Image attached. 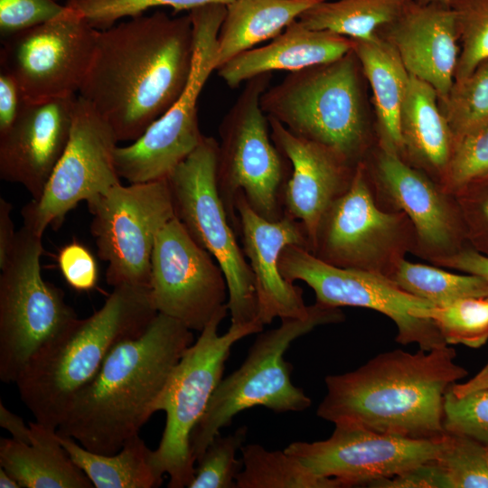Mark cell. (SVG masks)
<instances>
[{
	"label": "cell",
	"instance_id": "obj_18",
	"mask_svg": "<svg viewBox=\"0 0 488 488\" xmlns=\"http://www.w3.org/2000/svg\"><path fill=\"white\" fill-rule=\"evenodd\" d=\"M332 436L321 441H297L284 450L299 460L315 477L338 488L390 478L435 460L439 439H416L377 432L351 423L334 424Z\"/></svg>",
	"mask_w": 488,
	"mask_h": 488
},
{
	"label": "cell",
	"instance_id": "obj_22",
	"mask_svg": "<svg viewBox=\"0 0 488 488\" xmlns=\"http://www.w3.org/2000/svg\"><path fill=\"white\" fill-rule=\"evenodd\" d=\"M378 35L396 50L409 75L431 85L439 99L449 92L460 53L456 18L450 5L408 0Z\"/></svg>",
	"mask_w": 488,
	"mask_h": 488
},
{
	"label": "cell",
	"instance_id": "obj_49",
	"mask_svg": "<svg viewBox=\"0 0 488 488\" xmlns=\"http://www.w3.org/2000/svg\"><path fill=\"white\" fill-rule=\"evenodd\" d=\"M449 389L457 397H462L476 390L488 389V362L471 380L465 383H455Z\"/></svg>",
	"mask_w": 488,
	"mask_h": 488
},
{
	"label": "cell",
	"instance_id": "obj_41",
	"mask_svg": "<svg viewBox=\"0 0 488 488\" xmlns=\"http://www.w3.org/2000/svg\"><path fill=\"white\" fill-rule=\"evenodd\" d=\"M471 248L488 257V174L454 192Z\"/></svg>",
	"mask_w": 488,
	"mask_h": 488
},
{
	"label": "cell",
	"instance_id": "obj_20",
	"mask_svg": "<svg viewBox=\"0 0 488 488\" xmlns=\"http://www.w3.org/2000/svg\"><path fill=\"white\" fill-rule=\"evenodd\" d=\"M78 95L26 100L0 135V178L19 183L37 200L70 139Z\"/></svg>",
	"mask_w": 488,
	"mask_h": 488
},
{
	"label": "cell",
	"instance_id": "obj_13",
	"mask_svg": "<svg viewBox=\"0 0 488 488\" xmlns=\"http://www.w3.org/2000/svg\"><path fill=\"white\" fill-rule=\"evenodd\" d=\"M87 205L98 255L108 263L107 283L149 286L156 237L174 218L167 180L119 183Z\"/></svg>",
	"mask_w": 488,
	"mask_h": 488
},
{
	"label": "cell",
	"instance_id": "obj_19",
	"mask_svg": "<svg viewBox=\"0 0 488 488\" xmlns=\"http://www.w3.org/2000/svg\"><path fill=\"white\" fill-rule=\"evenodd\" d=\"M150 291L158 313L201 332L228 310L224 273L174 217L159 231L151 259Z\"/></svg>",
	"mask_w": 488,
	"mask_h": 488
},
{
	"label": "cell",
	"instance_id": "obj_32",
	"mask_svg": "<svg viewBox=\"0 0 488 488\" xmlns=\"http://www.w3.org/2000/svg\"><path fill=\"white\" fill-rule=\"evenodd\" d=\"M242 468L236 488H338L315 477L299 460L284 451H268L258 444L241 447Z\"/></svg>",
	"mask_w": 488,
	"mask_h": 488
},
{
	"label": "cell",
	"instance_id": "obj_1",
	"mask_svg": "<svg viewBox=\"0 0 488 488\" xmlns=\"http://www.w3.org/2000/svg\"><path fill=\"white\" fill-rule=\"evenodd\" d=\"M192 59L189 14L135 16L99 30L78 95L105 118L118 142H133L181 96Z\"/></svg>",
	"mask_w": 488,
	"mask_h": 488
},
{
	"label": "cell",
	"instance_id": "obj_8",
	"mask_svg": "<svg viewBox=\"0 0 488 488\" xmlns=\"http://www.w3.org/2000/svg\"><path fill=\"white\" fill-rule=\"evenodd\" d=\"M228 311L219 313L200 332L174 369L155 404V412H165L166 422L159 446L152 451V464L158 474L169 476V488L188 487L193 478L191 435L222 380L232 346L263 331L259 322L231 323L226 333L219 334V325Z\"/></svg>",
	"mask_w": 488,
	"mask_h": 488
},
{
	"label": "cell",
	"instance_id": "obj_21",
	"mask_svg": "<svg viewBox=\"0 0 488 488\" xmlns=\"http://www.w3.org/2000/svg\"><path fill=\"white\" fill-rule=\"evenodd\" d=\"M235 209L239 220L242 249L252 270L258 305V319L263 324L275 318H305L312 311L306 305L302 289L281 275L279 257L287 245L309 251V239L301 222L285 214L269 221L256 213L239 192Z\"/></svg>",
	"mask_w": 488,
	"mask_h": 488
},
{
	"label": "cell",
	"instance_id": "obj_24",
	"mask_svg": "<svg viewBox=\"0 0 488 488\" xmlns=\"http://www.w3.org/2000/svg\"><path fill=\"white\" fill-rule=\"evenodd\" d=\"M352 46L348 37L310 29L297 19L267 44L238 54L216 70L226 85L234 89L262 74L294 72L332 61Z\"/></svg>",
	"mask_w": 488,
	"mask_h": 488
},
{
	"label": "cell",
	"instance_id": "obj_27",
	"mask_svg": "<svg viewBox=\"0 0 488 488\" xmlns=\"http://www.w3.org/2000/svg\"><path fill=\"white\" fill-rule=\"evenodd\" d=\"M352 42L372 93L377 142L400 155L399 116L410 75L396 50L381 37Z\"/></svg>",
	"mask_w": 488,
	"mask_h": 488
},
{
	"label": "cell",
	"instance_id": "obj_14",
	"mask_svg": "<svg viewBox=\"0 0 488 488\" xmlns=\"http://www.w3.org/2000/svg\"><path fill=\"white\" fill-rule=\"evenodd\" d=\"M363 163L378 206L411 221L415 256L433 265L470 246L456 199L440 183L377 141Z\"/></svg>",
	"mask_w": 488,
	"mask_h": 488
},
{
	"label": "cell",
	"instance_id": "obj_30",
	"mask_svg": "<svg viewBox=\"0 0 488 488\" xmlns=\"http://www.w3.org/2000/svg\"><path fill=\"white\" fill-rule=\"evenodd\" d=\"M408 0H323L307 8L298 18L306 27L326 31L357 41L379 37Z\"/></svg>",
	"mask_w": 488,
	"mask_h": 488
},
{
	"label": "cell",
	"instance_id": "obj_16",
	"mask_svg": "<svg viewBox=\"0 0 488 488\" xmlns=\"http://www.w3.org/2000/svg\"><path fill=\"white\" fill-rule=\"evenodd\" d=\"M117 143L110 125L78 95L65 151L41 196L23 207V226L42 237L48 227L58 229L80 202L121 183L114 159Z\"/></svg>",
	"mask_w": 488,
	"mask_h": 488
},
{
	"label": "cell",
	"instance_id": "obj_2",
	"mask_svg": "<svg viewBox=\"0 0 488 488\" xmlns=\"http://www.w3.org/2000/svg\"><path fill=\"white\" fill-rule=\"evenodd\" d=\"M192 330L158 313L139 335L113 346L58 427L89 451L113 455L137 436L184 352Z\"/></svg>",
	"mask_w": 488,
	"mask_h": 488
},
{
	"label": "cell",
	"instance_id": "obj_11",
	"mask_svg": "<svg viewBox=\"0 0 488 488\" xmlns=\"http://www.w3.org/2000/svg\"><path fill=\"white\" fill-rule=\"evenodd\" d=\"M226 5L211 4L191 10L193 59L188 83L174 105L136 140L117 146V172L129 183L166 179L201 144L197 103L216 70L217 40Z\"/></svg>",
	"mask_w": 488,
	"mask_h": 488
},
{
	"label": "cell",
	"instance_id": "obj_4",
	"mask_svg": "<svg viewBox=\"0 0 488 488\" xmlns=\"http://www.w3.org/2000/svg\"><path fill=\"white\" fill-rule=\"evenodd\" d=\"M157 314L149 286H114L98 311L43 344L14 382L35 421L57 430L113 346L141 334Z\"/></svg>",
	"mask_w": 488,
	"mask_h": 488
},
{
	"label": "cell",
	"instance_id": "obj_52",
	"mask_svg": "<svg viewBox=\"0 0 488 488\" xmlns=\"http://www.w3.org/2000/svg\"><path fill=\"white\" fill-rule=\"evenodd\" d=\"M486 298H487V300H488V296H487Z\"/></svg>",
	"mask_w": 488,
	"mask_h": 488
},
{
	"label": "cell",
	"instance_id": "obj_34",
	"mask_svg": "<svg viewBox=\"0 0 488 488\" xmlns=\"http://www.w3.org/2000/svg\"><path fill=\"white\" fill-rule=\"evenodd\" d=\"M417 316L433 321L448 345L479 348L488 341L487 298H462L421 310Z\"/></svg>",
	"mask_w": 488,
	"mask_h": 488
},
{
	"label": "cell",
	"instance_id": "obj_5",
	"mask_svg": "<svg viewBox=\"0 0 488 488\" xmlns=\"http://www.w3.org/2000/svg\"><path fill=\"white\" fill-rule=\"evenodd\" d=\"M365 80L352 50L332 61L289 72L264 91L260 104L269 118L294 135L357 165L377 141Z\"/></svg>",
	"mask_w": 488,
	"mask_h": 488
},
{
	"label": "cell",
	"instance_id": "obj_7",
	"mask_svg": "<svg viewBox=\"0 0 488 488\" xmlns=\"http://www.w3.org/2000/svg\"><path fill=\"white\" fill-rule=\"evenodd\" d=\"M270 80L271 73L248 80L219 127L217 185L238 236L235 202L239 192L267 221H277L285 215L284 194L292 165L274 144L268 117L261 108Z\"/></svg>",
	"mask_w": 488,
	"mask_h": 488
},
{
	"label": "cell",
	"instance_id": "obj_36",
	"mask_svg": "<svg viewBox=\"0 0 488 488\" xmlns=\"http://www.w3.org/2000/svg\"><path fill=\"white\" fill-rule=\"evenodd\" d=\"M457 23L460 53L455 80L467 77L488 60V0H452Z\"/></svg>",
	"mask_w": 488,
	"mask_h": 488
},
{
	"label": "cell",
	"instance_id": "obj_39",
	"mask_svg": "<svg viewBox=\"0 0 488 488\" xmlns=\"http://www.w3.org/2000/svg\"><path fill=\"white\" fill-rule=\"evenodd\" d=\"M443 424L446 433L470 436L488 447V389L457 397L448 389Z\"/></svg>",
	"mask_w": 488,
	"mask_h": 488
},
{
	"label": "cell",
	"instance_id": "obj_10",
	"mask_svg": "<svg viewBox=\"0 0 488 488\" xmlns=\"http://www.w3.org/2000/svg\"><path fill=\"white\" fill-rule=\"evenodd\" d=\"M42 237L22 227L0 268V380L14 383L31 357L77 317L63 292L44 280Z\"/></svg>",
	"mask_w": 488,
	"mask_h": 488
},
{
	"label": "cell",
	"instance_id": "obj_23",
	"mask_svg": "<svg viewBox=\"0 0 488 488\" xmlns=\"http://www.w3.org/2000/svg\"><path fill=\"white\" fill-rule=\"evenodd\" d=\"M271 138L292 165L284 194L285 214L304 226L309 239L326 210L350 188L356 166L321 144L299 137L269 118Z\"/></svg>",
	"mask_w": 488,
	"mask_h": 488
},
{
	"label": "cell",
	"instance_id": "obj_15",
	"mask_svg": "<svg viewBox=\"0 0 488 488\" xmlns=\"http://www.w3.org/2000/svg\"><path fill=\"white\" fill-rule=\"evenodd\" d=\"M279 269L288 282L301 280L308 285L315 302L333 307H363L385 314L397 327L399 343H416L427 351L447 345L433 321L417 316L419 311L435 305L405 292L385 276L332 266L296 245L282 249Z\"/></svg>",
	"mask_w": 488,
	"mask_h": 488
},
{
	"label": "cell",
	"instance_id": "obj_28",
	"mask_svg": "<svg viewBox=\"0 0 488 488\" xmlns=\"http://www.w3.org/2000/svg\"><path fill=\"white\" fill-rule=\"evenodd\" d=\"M323 0H233L217 40L216 70L238 54L272 40Z\"/></svg>",
	"mask_w": 488,
	"mask_h": 488
},
{
	"label": "cell",
	"instance_id": "obj_6",
	"mask_svg": "<svg viewBox=\"0 0 488 488\" xmlns=\"http://www.w3.org/2000/svg\"><path fill=\"white\" fill-rule=\"evenodd\" d=\"M344 319L340 307L315 302L307 317L282 319L279 327L258 333L240 367L221 380L192 432L190 445L195 463L221 430L243 410L258 406L276 413L308 408L311 399L292 383V367L284 354L294 341L315 327Z\"/></svg>",
	"mask_w": 488,
	"mask_h": 488
},
{
	"label": "cell",
	"instance_id": "obj_9",
	"mask_svg": "<svg viewBox=\"0 0 488 488\" xmlns=\"http://www.w3.org/2000/svg\"><path fill=\"white\" fill-rule=\"evenodd\" d=\"M218 152L219 142L204 136L166 178L174 217L221 267L228 286L231 323L259 322L254 276L218 190Z\"/></svg>",
	"mask_w": 488,
	"mask_h": 488
},
{
	"label": "cell",
	"instance_id": "obj_42",
	"mask_svg": "<svg viewBox=\"0 0 488 488\" xmlns=\"http://www.w3.org/2000/svg\"><path fill=\"white\" fill-rule=\"evenodd\" d=\"M66 8L59 0H0L2 40L60 15Z\"/></svg>",
	"mask_w": 488,
	"mask_h": 488
},
{
	"label": "cell",
	"instance_id": "obj_17",
	"mask_svg": "<svg viewBox=\"0 0 488 488\" xmlns=\"http://www.w3.org/2000/svg\"><path fill=\"white\" fill-rule=\"evenodd\" d=\"M98 32L66 5L57 17L2 40L0 69L28 101L78 95Z\"/></svg>",
	"mask_w": 488,
	"mask_h": 488
},
{
	"label": "cell",
	"instance_id": "obj_46",
	"mask_svg": "<svg viewBox=\"0 0 488 488\" xmlns=\"http://www.w3.org/2000/svg\"><path fill=\"white\" fill-rule=\"evenodd\" d=\"M433 265L477 275L488 280V257L479 253L470 246Z\"/></svg>",
	"mask_w": 488,
	"mask_h": 488
},
{
	"label": "cell",
	"instance_id": "obj_51",
	"mask_svg": "<svg viewBox=\"0 0 488 488\" xmlns=\"http://www.w3.org/2000/svg\"><path fill=\"white\" fill-rule=\"evenodd\" d=\"M416 1L421 4L436 3V4L450 5L452 0H416Z\"/></svg>",
	"mask_w": 488,
	"mask_h": 488
},
{
	"label": "cell",
	"instance_id": "obj_35",
	"mask_svg": "<svg viewBox=\"0 0 488 488\" xmlns=\"http://www.w3.org/2000/svg\"><path fill=\"white\" fill-rule=\"evenodd\" d=\"M435 462L448 488H488V447L470 436L446 433Z\"/></svg>",
	"mask_w": 488,
	"mask_h": 488
},
{
	"label": "cell",
	"instance_id": "obj_25",
	"mask_svg": "<svg viewBox=\"0 0 488 488\" xmlns=\"http://www.w3.org/2000/svg\"><path fill=\"white\" fill-rule=\"evenodd\" d=\"M400 156L442 185L455 150L436 90L410 75L399 116Z\"/></svg>",
	"mask_w": 488,
	"mask_h": 488
},
{
	"label": "cell",
	"instance_id": "obj_44",
	"mask_svg": "<svg viewBox=\"0 0 488 488\" xmlns=\"http://www.w3.org/2000/svg\"><path fill=\"white\" fill-rule=\"evenodd\" d=\"M370 487L436 488L447 487V481L435 460H431L390 478L372 482Z\"/></svg>",
	"mask_w": 488,
	"mask_h": 488
},
{
	"label": "cell",
	"instance_id": "obj_26",
	"mask_svg": "<svg viewBox=\"0 0 488 488\" xmlns=\"http://www.w3.org/2000/svg\"><path fill=\"white\" fill-rule=\"evenodd\" d=\"M29 443L0 439V465L25 488H92L87 475L73 463L58 439L56 429L29 423Z\"/></svg>",
	"mask_w": 488,
	"mask_h": 488
},
{
	"label": "cell",
	"instance_id": "obj_43",
	"mask_svg": "<svg viewBox=\"0 0 488 488\" xmlns=\"http://www.w3.org/2000/svg\"><path fill=\"white\" fill-rule=\"evenodd\" d=\"M58 265L68 285L78 291L94 288L99 280V267L92 253L73 241L63 246L58 254Z\"/></svg>",
	"mask_w": 488,
	"mask_h": 488
},
{
	"label": "cell",
	"instance_id": "obj_47",
	"mask_svg": "<svg viewBox=\"0 0 488 488\" xmlns=\"http://www.w3.org/2000/svg\"><path fill=\"white\" fill-rule=\"evenodd\" d=\"M12 211V203L0 197V268L6 262L16 239Z\"/></svg>",
	"mask_w": 488,
	"mask_h": 488
},
{
	"label": "cell",
	"instance_id": "obj_29",
	"mask_svg": "<svg viewBox=\"0 0 488 488\" xmlns=\"http://www.w3.org/2000/svg\"><path fill=\"white\" fill-rule=\"evenodd\" d=\"M58 439L96 488H153L162 483L163 475L152 464L153 450L139 435L127 440L113 455L89 451L74 439L60 434Z\"/></svg>",
	"mask_w": 488,
	"mask_h": 488
},
{
	"label": "cell",
	"instance_id": "obj_33",
	"mask_svg": "<svg viewBox=\"0 0 488 488\" xmlns=\"http://www.w3.org/2000/svg\"><path fill=\"white\" fill-rule=\"evenodd\" d=\"M439 106L456 142L488 126V60L455 80Z\"/></svg>",
	"mask_w": 488,
	"mask_h": 488
},
{
	"label": "cell",
	"instance_id": "obj_3",
	"mask_svg": "<svg viewBox=\"0 0 488 488\" xmlns=\"http://www.w3.org/2000/svg\"><path fill=\"white\" fill-rule=\"evenodd\" d=\"M447 345L415 353L394 350L360 368L325 378L327 392L316 415L386 434L439 439L448 389L466 376Z\"/></svg>",
	"mask_w": 488,
	"mask_h": 488
},
{
	"label": "cell",
	"instance_id": "obj_48",
	"mask_svg": "<svg viewBox=\"0 0 488 488\" xmlns=\"http://www.w3.org/2000/svg\"><path fill=\"white\" fill-rule=\"evenodd\" d=\"M0 426L12 435V438L25 443L31 441L33 431L30 424L26 426L22 418L7 409L2 402H0Z\"/></svg>",
	"mask_w": 488,
	"mask_h": 488
},
{
	"label": "cell",
	"instance_id": "obj_45",
	"mask_svg": "<svg viewBox=\"0 0 488 488\" xmlns=\"http://www.w3.org/2000/svg\"><path fill=\"white\" fill-rule=\"evenodd\" d=\"M26 99L15 79L0 69V135L14 123Z\"/></svg>",
	"mask_w": 488,
	"mask_h": 488
},
{
	"label": "cell",
	"instance_id": "obj_31",
	"mask_svg": "<svg viewBox=\"0 0 488 488\" xmlns=\"http://www.w3.org/2000/svg\"><path fill=\"white\" fill-rule=\"evenodd\" d=\"M405 292L435 306L468 297L486 298L488 280L473 274L452 273L441 267L402 259L389 277Z\"/></svg>",
	"mask_w": 488,
	"mask_h": 488
},
{
	"label": "cell",
	"instance_id": "obj_38",
	"mask_svg": "<svg viewBox=\"0 0 488 488\" xmlns=\"http://www.w3.org/2000/svg\"><path fill=\"white\" fill-rule=\"evenodd\" d=\"M233 0H67L93 28L105 30L124 17H135L155 7H172L175 12L191 11L211 4L229 5Z\"/></svg>",
	"mask_w": 488,
	"mask_h": 488
},
{
	"label": "cell",
	"instance_id": "obj_40",
	"mask_svg": "<svg viewBox=\"0 0 488 488\" xmlns=\"http://www.w3.org/2000/svg\"><path fill=\"white\" fill-rule=\"evenodd\" d=\"M488 174V126L455 145L442 186L454 194L466 183Z\"/></svg>",
	"mask_w": 488,
	"mask_h": 488
},
{
	"label": "cell",
	"instance_id": "obj_50",
	"mask_svg": "<svg viewBox=\"0 0 488 488\" xmlns=\"http://www.w3.org/2000/svg\"><path fill=\"white\" fill-rule=\"evenodd\" d=\"M0 487L1 488H21V484L9 472L3 467L0 468Z\"/></svg>",
	"mask_w": 488,
	"mask_h": 488
},
{
	"label": "cell",
	"instance_id": "obj_37",
	"mask_svg": "<svg viewBox=\"0 0 488 488\" xmlns=\"http://www.w3.org/2000/svg\"><path fill=\"white\" fill-rule=\"evenodd\" d=\"M247 435L241 427L232 434H218L196 461L194 475L189 488H236V478L242 462L236 458Z\"/></svg>",
	"mask_w": 488,
	"mask_h": 488
},
{
	"label": "cell",
	"instance_id": "obj_12",
	"mask_svg": "<svg viewBox=\"0 0 488 488\" xmlns=\"http://www.w3.org/2000/svg\"><path fill=\"white\" fill-rule=\"evenodd\" d=\"M415 249L411 221L401 211L378 206L361 161L348 191L321 217L309 251L334 267L389 277Z\"/></svg>",
	"mask_w": 488,
	"mask_h": 488
}]
</instances>
